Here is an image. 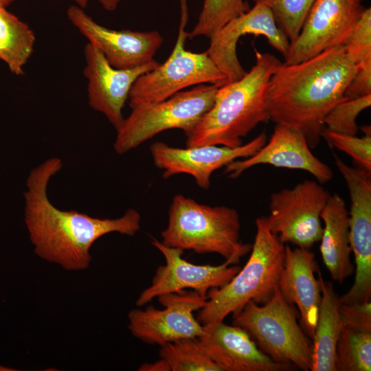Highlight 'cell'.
<instances>
[{
	"label": "cell",
	"instance_id": "cell-1",
	"mask_svg": "<svg viewBox=\"0 0 371 371\" xmlns=\"http://www.w3.org/2000/svg\"><path fill=\"white\" fill-rule=\"evenodd\" d=\"M60 159L52 157L32 169L24 192L25 223L35 254L67 271L87 269L93 244L111 232L133 236L140 229L141 216L128 208L117 218H100L75 210H61L47 196L50 179L62 168Z\"/></svg>",
	"mask_w": 371,
	"mask_h": 371
},
{
	"label": "cell",
	"instance_id": "cell-2",
	"mask_svg": "<svg viewBox=\"0 0 371 371\" xmlns=\"http://www.w3.org/2000/svg\"><path fill=\"white\" fill-rule=\"evenodd\" d=\"M357 71L343 45L296 64L282 63L268 84L266 106L270 120L295 127L311 149L315 148L326 116L345 98Z\"/></svg>",
	"mask_w": 371,
	"mask_h": 371
},
{
	"label": "cell",
	"instance_id": "cell-3",
	"mask_svg": "<svg viewBox=\"0 0 371 371\" xmlns=\"http://www.w3.org/2000/svg\"><path fill=\"white\" fill-rule=\"evenodd\" d=\"M256 63L240 79L219 87L212 108L186 135V146L242 145L260 123L269 120L266 95L269 80L282 63L255 49Z\"/></svg>",
	"mask_w": 371,
	"mask_h": 371
},
{
	"label": "cell",
	"instance_id": "cell-4",
	"mask_svg": "<svg viewBox=\"0 0 371 371\" xmlns=\"http://www.w3.org/2000/svg\"><path fill=\"white\" fill-rule=\"evenodd\" d=\"M240 216L234 208L199 203L182 194L174 196L161 243L196 254L215 253L229 265L239 264L251 245L240 237Z\"/></svg>",
	"mask_w": 371,
	"mask_h": 371
},
{
	"label": "cell",
	"instance_id": "cell-5",
	"mask_svg": "<svg viewBox=\"0 0 371 371\" xmlns=\"http://www.w3.org/2000/svg\"><path fill=\"white\" fill-rule=\"evenodd\" d=\"M256 233L251 254L243 268L224 286L211 289L196 319L203 326L223 322L249 301L264 304L273 295L283 267L285 244L267 225L265 216L256 219Z\"/></svg>",
	"mask_w": 371,
	"mask_h": 371
},
{
	"label": "cell",
	"instance_id": "cell-6",
	"mask_svg": "<svg viewBox=\"0 0 371 371\" xmlns=\"http://www.w3.org/2000/svg\"><path fill=\"white\" fill-rule=\"evenodd\" d=\"M232 319V324L245 330L273 361L311 370L312 344L297 322L294 305L284 299L278 286L265 304L249 301Z\"/></svg>",
	"mask_w": 371,
	"mask_h": 371
},
{
	"label": "cell",
	"instance_id": "cell-7",
	"mask_svg": "<svg viewBox=\"0 0 371 371\" xmlns=\"http://www.w3.org/2000/svg\"><path fill=\"white\" fill-rule=\"evenodd\" d=\"M218 88L201 84L165 100L131 108L117 130L114 150L123 155L168 129H181L188 135L212 108Z\"/></svg>",
	"mask_w": 371,
	"mask_h": 371
},
{
	"label": "cell",
	"instance_id": "cell-8",
	"mask_svg": "<svg viewBox=\"0 0 371 371\" xmlns=\"http://www.w3.org/2000/svg\"><path fill=\"white\" fill-rule=\"evenodd\" d=\"M181 16L174 48L163 63L140 76L133 83L129 94L131 108L165 100L177 92L192 85L227 84L225 75L218 69L207 51L195 53L185 49L189 32L186 0H181Z\"/></svg>",
	"mask_w": 371,
	"mask_h": 371
},
{
	"label": "cell",
	"instance_id": "cell-9",
	"mask_svg": "<svg viewBox=\"0 0 371 371\" xmlns=\"http://www.w3.org/2000/svg\"><path fill=\"white\" fill-rule=\"evenodd\" d=\"M330 195L322 184L309 179L273 192L265 216L267 225L284 244L310 249L321 239V213Z\"/></svg>",
	"mask_w": 371,
	"mask_h": 371
},
{
	"label": "cell",
	"instance_id": "cell-10",
	"mask_svg": "<svg viewBox=\"0 0 371 371\" xmlns=\"http://www.w3.org/2000/svg\"><path fill=\"white\" fill-rule=\"evenodd\" d=\"M335 164L348 189L350 239L355 262L354 282L339 297L341 304L370 302L371 299V172L347 165L334 155Z\"/></svg>",
	"mask_w": 371,
	"mask_h": 371
},
{
	"label": "cell",
	"instance_id": "cell-11",
	"mask_svg": "<svg viewBox=\"0 0 371 371\" xmlns=\"http://www.w3.org/2000/svg\"><path fill=\"white\" fill-rule=\"evenodd\" d=\"M163 306L134 308L128 314V329L142 341L160 346L168 343L201 337L204 327L194 316L206 304L207 297L185 290L157 297Z\"/></svg>",
	"mask_w": 371,
	"mask_h": 371
},
{
	"label": "cell",
	"instance_id": "cell-12",
	"mask_svg": "<svg viewBox=\"0 0 371 371\" xmlns=\"http://www.w3.org/2000/svg\"><path fill=\"white\" fill-rule=\"evenodd\" d=\"M363 9L356 0H316L283 64H296L344 45Z\"/></svg>",
	"mask_w": 371,
	"mask_h": 371
},
{
	"label": "cell",
	"instance_id": "cell-13",
	"mask_svg": "<svg viewBox=\"0 0 371 371\" xmlns=\"http://www.w3.org/2000/svg\"><path fill=\"white\" fill-rule=\"evenodd\" d=\"M246 34L265 36L284 57L289 52L290 41L278 25L271 9L255 3L249 11L229 21L210 38L207 52L226 77L227 83L240 79L247 73L236 53L240 38Z\"/></svg>",
	"mask_w": 371,
	"mask_h": 371
},
{
	"label": "cell",
	"instance_id": "cell-14",
	"mask_svg": "<svg viewBox=\"0 0 371 371\" xmlns=\"http://www.w3.org/2000/svg\"><path fill=\"white\" fill-rule=\"evenodd\" d=\"M151 244L162 254L166 263L157 269L150 285L139 295L137 306L160 295L188 289L207 297L211 289L226 285L241 268L226 262L217 266L194 265L182 258V249L167 247L155 238Z\"/></svg>",
	"mask_w": 371,
	"mask_h": 371
},
{
	"label": "cell",
	"instance_id": "cell-15",
	"mask_svg": "<svg viewBox=\"0 0 371 371\" xmlns=\"http://www.w3.org/2000/svg\"><path fill=\"white\" fill-rule=\"evenodd\" d=\"M267 139V134L262 131L246 144L234 148L206 145L180 148L157 142L150 149L155 165L164 170V178L188 174L194 178L199 187L207 190L214 171L232 161L254 155L265 144Z\"/></svg>",
	"mask_w": 371,
	"mask_h": 371
},
{
	"label": "cell",
	"instance_id": "cell-16",
	"mask_svg": "<svg viewBox=\"0 0 371 371\" xmlns=\"http://www.w3.org/2000/svg\"><path fill=\"white\" fill-rule=\"evenodd\" d=\"M67 16L71 23L104 54L116 69H131L155 60L154 56L163 43L157 31L115 30L96 23L83 8L69 6Z\"/></svg>",
	"mask_w": 371,
	"mask_h": 371
},
{
	"label": "cell",
	"instance_id": "cell-17",
	"mask_svg": "<svg viewBox=\"0 0 371 371\" xmlns=\"http://www.w3.org/2000/svg\"><path fill=\"white\" fill-rule=\"evenodd\" d=\"M84 56L83 73L88 82L89 104L104 114L117 131L124 120L122 109L133 83L159 63L154 60L131 69H116L109 63L102 52L90 43L84 47Z\"/></svg>",
	"mask_w": 371,
	"mask_h": 371
},
{
	"label": "cell",
	"instance_id": "cell-18",
	"mask_svg": "<svg viewBox=\"0 0 371 371\" xmlns=\"http://www.w3.org/2000/svg\"><path fill=\"white\" fill-rule=\"evenodd\" d=\"M260 164L305 170L321 184L329 182L333 177L330 167L312 153L304 135L287 124H276L269 142L254 155L229 163L225 166L224 173L235 179Z\"/></svg>",
	"mask_w": 371,
	"mask_h": 371
},
{
	"label": "cell",
	"instance_id": "cell-19",
	"mask_svg": "<svg viewBox=\"0 0 371 371\" xmlns=\"http://www.w3.org/2000/svg\"><path fill=\"white\" fill-rule=\"evenodd\" d=\"M203 327V334L197 338L221 371H289L296 368L273 361L239 326L220 322Z\"/></svg>",
	"mask_w": 371,
	"mask_h": 371
},
{
	"label": "cell",
	"instance_id": "cell-20",
	"mask_svg": "<svg viewBox=\"0 0 371 371\" xmlns=\"http://www.w3.org/2000/svg\"><path fill=\"white\" fill-rule=\"evenodd\" d=\"M315 254L308 248L285 245L283 267L278 282L284 299L296 305L304 332L313 339L322 300L319 270Z\"/></svg>",
	"mask_w": 371,
	"mask_h": 371
},
{
	"label": "cell",
	"instance_id": "cell-21",
	"mask_svg": "<svg viewBox=\"0 0 371 371\" xmlns=\"http://www.w3.org/2000/svg\"><path fill=\"white\" fill-rule=\"evenodd\" d=\"M324 225L319 241L323 262L332 279L341 284L354 271L351 262L349 214L344 199L331 194L321 213Z\"/></svg>",
	"mask_w": 371,
	"mask_h": 371
},
{
	"label": "cell",
	"instance_id": "cell-22",
	"mask_svg": "<svg viewBox=\"0 0 371 371\" xmlns=\"http://www.w3.org/2000/svg\"><path fill=\"white\" fill-rule=\"evenodd\" d=\"M322 300L312 344L311 371H337L336 348L342 324L339 299L333 284L326 282L319 270Z\"/></svg>",
	"mask_w": 371,
	"mask_h": 371
},
{
	"label": "cell",
	"instance_id": "cell-23",
	"mask_svg": "<svg viewBox=\"0 0 371 371\" xmlns=\"http://www.w3.org/2000/svg\"><path fill=\"white\" fill-rule=\"evenodd\" d=\"M6 8L0 5V60L12 74L20 76L33 53L35 34Z\"/></svg>",
	"mask_w": 371,
	"mask_h": 371
},
{
	"label": "cell",
	"instance_id": "cell-24",
	"mask_svg": "<svg viewBox=\"0 0 371 371\" xmlns=\"http://www.w3.org/2000/svg\"><path fill=\"white\" fill-rule=\"evenodd\" d=\"M370 370L371 330L342 326L336 348V370Z\"/></svg>",
	"mask_w": 371,
	"mask_h": 371
},
{
	"label": "cell",
	"instance_id": "cell-25",
	"mask_svg": "<svg viewBox=\"0 0 371 371\" xmlns=\"http://www.w3.org/2000/svg\"><path fill=\"white\" fill-rule=\"evenodd\" d=\"M159 356L168 363L170 371H221L198 338L163 345Z\"/></svg>",
	"mask_w": 371,
	"mask_h": 371
},
{
	"label": "cell",
	"instance_id": "cell-26",
	"mask_svg": "<svg viewBox=\"0 0 371 371\" xmlns=\"http://www.w3.org/2000/svg\"><path fill=\"white\" fill-rule=\"evenodd\" d=\"M250 8L244 0H203L198 21L188 38L204 36L210 38L229 21Z\"/></svg>",
	"mask_w": 371,
	"mask_h": 371
},
{
	"label": "cell",
	"instance_id": "cell-27",
	"mask_svg": "<svg viewBox=\"0 0 371 371\" xmlns=\"http://www.w3.org/2000/svg\"><path fill=\"white\" fill-rule=\"evenodd\" d=\"M271 9L276 22L289 38L295 40L306 16L316 0H252Z\"/></svg>",
	"mask_w": 371,
	"mask_h": 371
},
{
	"label": "cell",
	"instance_id": "cell-28",
	"mask_svg": "<svg viewBox=\"0 0 371 371\" xmlns=\"http://www.w3.org/2000/svg\"><path fill=\"white\" fill-rule=\"evenodd\" d=\"M371 105V94L356 98L345 97L327 114L324 127L337 133L357 135L359 126L357 118L359 113Z\"/></svg>",
	"mask_w": 371,
	"mask_h": 371
},
{
	"label": "cell",
	"instance_id": "cell-29",
	"mask_svg": "<svg viewBox=\"0 0 371 371\" xmlns=\"http://www.w3.org/2000/svg\"><path fill=\"white\" fill-rule=\"evenodd\" d=\"M363 136L348 135L326 129L321 137L325 139L329 146L337 148L348 155L361 168L371 172V131L370 126L362 128Z\"/></svg>",
	"mask_w": 371,
	"mask_h": 371
},
{
	"label": "cell",
	"instance_id": "cell-30",
	"mask_svg": "<svg viewBox=\"0 0 371 371\" xmlns=\"http://www.w3.org/2000/svg\"><path fill=\"white\" fill-rule=\"evenodd\" d=\"M343 46L357 67L371 64L370 8L363 10Z\"/></svg>",
	"mask_w": 371,
	"mask_h": 371
},
{
	"label": "cell",
	"instance_id": "cell-31",
	"mask_svg": "<svg viewBox=\"0 0 371 371\" xmlns=\"http://www.w3.org/2000/svg\"><path fill=\"white\" fill-rule=\"evenodd\" d=\"M371 94V64L357 67V71L344 92L347 98H356Z\"/></svg>",
	"mask_w": 371,
	"mask_h": 371
},
{
	"label": "cell",
	"instance_id": "cell-32",
	"mask_svg": "<svg viewBox=\"0 0 371 371\" xmlns=\"http://www.w3.org/2000/svg\"><path fill=\"white\" fill-rule=\"evenodd\" d=\"M139 371H170L168 363L162 358L153 363H144L137 369Z\"/></svg>",
	"mask_w": 371,
	"mask_h": 371
},
{
	"label": "cell",
	"instance_id": "cell-33",
	"mask_svg": "<svg viewBox=\"0 0 371 371\" xmlns=\"http://www.w3.org/2000/svg\"><path fill=\"white\" fill-rule=\"evenodd\" d=\"M104 9L113 11L116 9L120 0H98Z\"/></svg>",
	"mask_w": 371,
	"mask_h": 371
},
{
	"label": "cell",
	"instance_id": "cell-34",
	"mask_svg": "<svg viewBox=\"0 0 371 371\" xmlns=\"http://www.w3.org/2000/svg\"><path fill=\"white\" fill-rule=\"evenodd\" d=\"M74 2L76 3V5H77L78 6L85 9L87 4H88V1L89 0H74Z\"/></svg>",
	"mask_w": 371,
	"mask_h": 371
},
{
	"label": "cell",
	"instance_id": "cell-35",
	"mask_svg": "<svg viewBox=\"0 0 371 371\" xmlns=\"http://www.w3.org/2000/svg\"><path fill=\"white\" fill-rule=\"evenodd\" d=\"M14 1V0H0V5L8 7Z\"/></svg>",
	"mask_w": 371,
	"mask_h": 371
},
{
	"label": "cell",
	"instance_id": "cell-36",
	"mask_svg": "<svg viewBox=\"0 0 371 371\" xmlns=\"http://www.w3.org/2000/svg\"><path fill=\"white\" fill-rule=\"evenodd\" d=\"M356 1L360 3L361 1H362L363 0H356Z\"/></svg>",
	"mask_w": 371,
	"mask_h": 371
}]
</instances>
